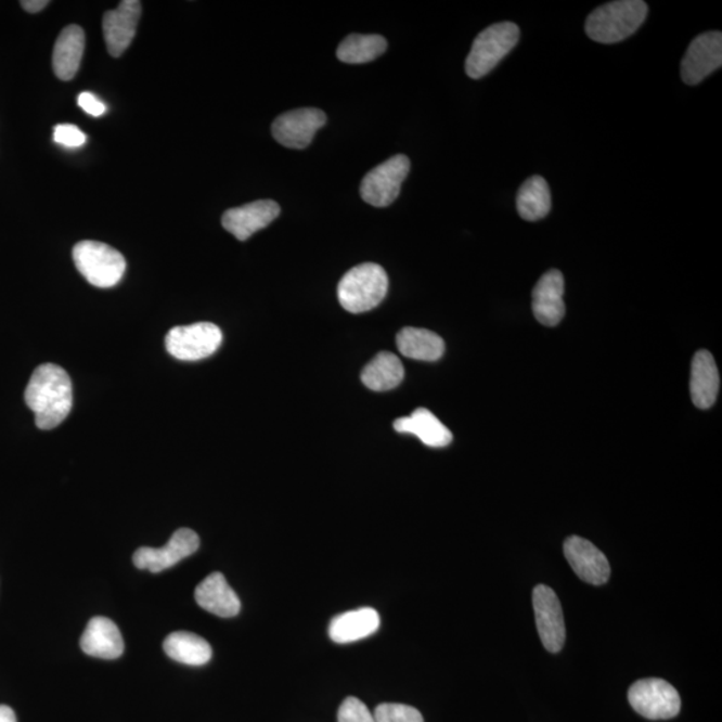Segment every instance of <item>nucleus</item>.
I'll return each instance as SVG.
<instances>
[{"instance_id":"obj_1","label":"nucleus","mask_w":722,"mask_h":722,"mask_svg":"<svg viewBox=\"0 0 722 722\" xmlns=\"http://www.w3.org/2000/svg\"><path fill=\"white\" fill-rule=\"evenodd\" d=\"M28 409L36 415L40 429H53L66 420L73 407L70 376L56 364L39 365L25 392Z\"/></svg>"},{"instance_id":"obj_2","label":"nucleus","mask_w":722,"mask_h":722,"mask_svg":"<svg viewBox=\"0 0 722 722\" xmlns=\"http://www.w3.org/2000/svg\"><path fill=\"white\" fill-rule=\"evenodd\" d=\"M642 0H618L595 9L586 21V34L599 43H617L639 30L647 16Z\"/></svg>"},{"instance_id":"obj_3","label":"nucleus","mask_w":722,"mask_h":722,"mask_svg":"<svg viewBox=\"0 0 722 722\" xmlns=\"http://www.w3.org/2000/svg\"><path fill=\"white\" fill-rule=\"evenodd\" d=\"M388 278L377 263L365 262L344 274L337 286L341 307L351 313L369 312L386 297Z\"/></svg>"},{"instance_id":"obj_4","label":"nucleus","mask_w":722,"mask_h":722,"mask_svg":"<svg viewBox=\"0 0 722 722\" xmlns=\"http://www.w3.org/2000/svg\"><path fill=\"white\" fill-rule=\"evenodd\" d=\"M520 31L512 22L497 23L475 38L466 60L469 78L480 79L494 70L501 61L519 42Z\"/></svg>"},{"instance_id":"obj_5","label":"nucleus","mask_w":722,"mask_h":722,"mask_svg":"<svg viewBox=\"0 0 722 722\" xmlns=\"http://www.w3.org/2000/svg\"><path fill=\"white\" fill-rule=\"evenodd\" d=\"M73 259L79 273L96 288L116 286L126 271L125 257L100 241H80L74 246Z\"/></svg>"},{"instance_id":"obj_6","label":"nucleus","mask_w":722,"mask_h":722,"mask_svg":"<svg viewBox=\"0 0 722 722\" xmlns=\"http://www.w3.org/2000/svg\"><path fill=\"white\" fill-rule=\"evenodd\" d=\"M222 344V332L216 324L196 323L175 326L165 337L171 357L182 361H197L211 357Z\"/></svg>"},{"instance_id":"obj_7","label":"nucleus","mask_w":722,"mask_h":722,"mask_svg":"<svg viewBox=\"0 0 722 722\" xmlns=\"http://www.w3.org/2000/svg\"><path fill=\"white\" fill-rule=\"evenodd\" d=\"M628 697L635 712L649 720H670L681 710L679 692L661 679L634 682L630 686Z\"/></svg>"},{"instance_id":"obj_8","label":"nucleus","mask_w":722,"mask_h":722,"mask_svg":"<svg viewBox=\"0 0 722 722\" xmlns=\"http://www.w3.org/2000/svg\"><path fill=\"white\" fill-rule=\"evenodd\" d=\"M410 159L398 154L376 166L361 181L360 194L366 204L375 208H386L399 197L401 183L410 173Z\"/></svg>"},{"instance_id":"obj_9","label":"nucleus","mask_w":722,"mask_h":722,"mask_svg":"<svg viewBox=\"0 0 722 722\" xmlns=\"http://www.w3.org/2000/svg\"><path fill=\"white\" fill-rule=\"evenodd\" d=\"M538 633L550 653H558L565 645L566 628L560 602L553 589L538 584L532 592Z\"/></svg>"},{"instance_id":"obj_10","label":"nucleus","mask_w":722,"mask_h":722,"mask_svg":"<svg viewBox=\"0 0 722 722\" xmlns=\"http://www.w3.org/2000/svg\"><path fill=\"white\" fill-rule=\"evenodd\" d=\"M722 65V34L704 33L693 39L681 63V77L686 85L695 86Z\"/></svg>"},{"instance_id":"obj_11","label":"nucleus","mask_w":722,"mask_h":722,"mask_svg":"<svg viewBox=\"0 0 722 722\" xmlns=\"http://www.w3.org/2000/svg\"><path fill=\"white\" fill-rule=\"evenodd\" d=\"M199 547V538L191 529H180L164 547H141L133 555L137 569L160 572L191 557Z\"/></svg>"},{"instance_id":"obj_12","label":"nucleus","mask_w":722,"mask_h":722,"mask_svg":"<svg viewBox=\"0 0 722 722\" xmlns=\"http://www.w3.org/2000/svg\"><path fill=\"white\" fill-rule=\"evenodd\" d=\"M325 123V114L319 108H297L274 120L272 134L285 147L304 149L311 145L314 134Z\"/></svg>"},{"instance_id":"obj_13","label":"nucleus","mask_w":722,"mask_h":722,"mask_svg":"<svg viewBox=\"0 0 722 722\" xmlns=\"http://www.w3.org/2000/svg\"><path fill=\"white\" fill-rule=\"evenodd\" d=\"M142 4L139 0H124L116 10L103 15V36L108 54L118 59L133 42L137 25L141 18Z\"/></svg>"},{"instance_id":"obj_14","label":"nucleus","mask_w":722,"mask_h":722,"mask_svg":"<svg viewBox=\"0 0 722 722\" xmlns=\"http://www.w3.org/2000/svg\"><path fill=\"white\" fill-rule=\"evenodd\" d=\"M280 211V205L272 199L255 201L227 210L222 216V227L238 241H246L276 220Z\"/></svg>"},{"instance_id":"obj_15","label":"nucleus","mask_w":722,"mask_h":722,"mask_svg":"<svg viewBox=\"0 0 722 722\" xmlns=\"http://www.w3.org/2000/svg\"><path fill=\"white\" fill-rule=\"evenodd\" d=\"M564 552L572 570L582 581L595 586L609 581L611 572L609 560L592 542L581 537H570L565 542Z\"/></svg>"},{"instance_id":"obj_16","label":"nucleus","mask_w":722,"mask_h":722,"mask_svg":"<svg viewBox=\"0 0 722 722\" xmlns=\"http://www.w3.org/2000/svg\"><path fill=\"white\" fill-rule=\"evenodd\" d=\"M565 279L557 269L549 271L538 281L532 291V312L541 324L558 325L565 317Z\"/></svg>"},{"instance_id":"obj_17","label":"nucleus","mask_w":722,"mask_h":722,"mask_svg":"<svg viewBox=\"0 0 722 722\" xmlns=\"http://www.w3.org/2000/svg\"><path fill=\"white\" fill-rule=\"evenodd\" d=\"M80 647L88 656L116 660L124 655L125 644L116 623L106 617H94L85 629Z\"/></svg>"},{"instance_id":"obj_18","label":"nucleus","mask_w":722,"mask_h":722,"mask_svg":"<svg viewBox=\"0 0 722 722\" xmlns=\"http://www.w3.org/2000/svg\"><path fill=\"white\" fill-rule=\"evenodd\" d=\"M194 598L204 610L222 618L236 617L241 610L238 595L229 586L221 572L206 577L198 584Z\"/></svg>"},{"instance_id":"obj_19","label":"nucleus","mask_w":722,"mask_h":722,"mask_svg":"<svg viewBox=\"0 0 722 722\" xmlns=\"http://www.w3.org/2000/svg\"><path fill=\"white\" fill-rule=\"evenodd\" d=\"M720 391L718 365L708 351H698L692 361L691 395L697 409L707 410L715 403Z\"/></svg>"},{"instance_id":"obj_20","label":"nucleus","mask_w":722,"mask_h":722,"mask_svg":"<svg viewBox=\"0 0 722 722\" xmlns=\"http://www.w3.org/2000/svg\"><path fill=\"white\" fill-rule=\"evenodd\" d=\"M379 627V613L371 607H363L335 617L330 624V637L336 644H349L370 637Z\"/></svg>"},{"instance_id":"obj_21","label":"nucleus","mask_w":722,"mask_h":722,"mask_svg":"<svg viewBox=\"0 0 722 722\" xmlns=\"http://www.w3.org/2000/svg\"><path fill=\"white\" fill-rule=\"evenodd\" d=\"M394 428L400 434L415 435L422 443L441 449L452 441V434L431 411L417 409L410 416L395 421Z\"/></svg>"},{"instance_id":"obj_22","label":"nucleus","mask_w":722,"mask_h":722,"mask_svg":"<svg viewBox=\"0 0 722 722\" xmlns=\"http://www.w3.org/2000/svg\"><path fill=\"white\" fill-rule=\"evenodd\" d=\"M85 51L82 27L72 25L63 28L56 39L53 54L55 76L61 80H72L77 76Z\"/></svg>"},{"instance_id":"obj_23","label":"nucleus","mask_w":722,"mask_h":722,"mask_svg":"<svg viewBox=\"0 0 722 722\" xmlns=\"http://www.w3.org/2000/svg\"><path fill=\"white\" fill-rule=\"evenodd\" d=\"M397 346L403 357L421 361H437L443 357V339L435 332L407 326L397 336Z\"/></svg>"},{"instance_id":"obj_24","label":"nucleus","mask_w":722,"mask_h":722,"mask_svg":"<svg viewBox=\"0 0 722 722\" xmlns=\"http://www.w3.org/2000/svg\"><path fill=\"white\" fill-rule=\"evenodd\" d=\"M404 379V366L391 352H381L361 372V382L372 391H389Z\"/></svg>"},{"instance_id":"obj_25","label":"nucleus","mask_w":722,"mask_h":722,"mask_svg":"<svg viewBox=\"0 0 722 722\" xmlns=\"http://www.w3.org/2000/svg\"><path fill=\"white\" fill-rule=\"evenodd\" d=\"M164 650L171 660L191 665V667L208 663L214 655L208 641L189 632H176L168 635L164 641Z\"/></svg>"},{"instance_id":"obj_26","label":"nucleus","mask_w":722,"mask_h":722,"mask_svg":"<svg viewBox=\"0 0 722 722\" xmlns=\"http://www.w3.org/2000/svg\"><path fill=\"white\" fill-rule=\"evenodd\" d=\"M517 209L521 219L540 221L552 209V193L546 180L541 176H532L521 183L517 196Z\"/></svg>"},{"instance_id":"obj_27","label":"nucleus","mask_w":722,"mask_h":722,"mask_svg":"<svg viewBox=\"0 0 722 722\" xmlns=\"http://www.w3.org/2000/svg\"><path fill=\"white\" fill-rule=\"evenodd\" d=\"M387 40L381 36H361V34H352L343 40L339 49H337V59L341 62L352 63H369L379 59L386 53Z\"/></svg>"},{"instance_id":"obj_28","label":"nucleus","mask_w":722,"mask_h":722,"mask_svg":"<svg viewBox=\"0 0 722 722\" xmlns=\"http://www.w3.org/2000/svg\"><path fill=\"white\" fill-rule=\"evenodd\" d=\"M374 718L376 722H424L420 710L403 704H382Z\"/></svg>"},{"instance_id":"obj_29","label":"nucleus","mask_w":722,"mask_h":722,"mask_svg":"<svg viewBox=\"0 0 722 722\" xmlns=\"http://www.w3.org/2000/svg\"><path fill=\"white\" fill-rule=\"evenodd\" d=\"M337 722H376L364 702L357 697H348L340 705Z\"/></svg>"},{"instance_id":"obj_30","label":"nucleus","mask_w":722,"mask_h":722,"mask_svg":"<svg viewBox=\"0 0 722 722\" xmlns=\"http://www.w3.org/2000/svg\"><path fill=\"white\" fill-rule=\"evenodd\" d=\"M54 141L66 147H79L85 145L86 136L77 126L66 124L56 125L54 128Z\"/></svg>"},{"instance_id":"obj_31","label":"nucleus","mask_w":722,"mask_h":722,"mask_svg":"<svg viewBox=\"0 0 722 722\" xmlns=\"http://www.w3.org/2000/svg\"><path fill=\"white\" fill-rule=\"evenodd\" d=\"M78 105L93 117H101L106 113V106L103 105V102L96 99L94 94L88 93V91L78 96Z\"/></svg>"},{"instance_id":"obj_32","label":"nucleus","mask_w":722,"mask_h":722,"mask_svg":"<svg viewBox=\"0 0 722 722\" xmlns=\"http://www.w3.org/2000/svg\"><path fill=\"white\" fill-rule=\"evenodd\" d=\"M21 4L27 13L37 14L39 11H42L49 2L48 0H23Z\"/></svg>"},{"instance_id":"obj_33","label":"nucleus","mask_w":722,"mask_h":722,"mask_svg":"<svg viewBox=\"0 0 722 722\" xmlns=\"http://www.w3.org/2000/svg\"><path fill=\"white\" fill-rule=\"evenodd\" d=\"M0 722H16L14 710L8 705H0Z\"/></svg>"}]
</instances>
